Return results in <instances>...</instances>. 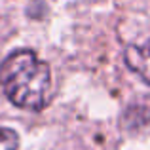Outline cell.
Masks as SVG:
<instances>
[{"label": "cell", "mask_w": 150, "mask_h": 150, "mask_svg": "<svg viewBox=\"0 0 150 150\" xmlns=\"http://www.w3.org/2000/svg\"><path fill=\"white\" fill-rule=\"evenodd\" d=\"M0 86L15 106L42 110L51 99V69L30 50L13 51L0 67Z\"/></svg>", "instance_id": "obj_1"}, {"label": "cell", "mask_w": 150, "mask_h": 150, "mask_svg": "<svg viewBox=\"0 0 150 150\" xmlns=\"http://www.w3.org/2000/svg\"><path fill=\"white\" fill-rule=\"evenodd\" d=\"M124 61L150 86V40L144 44H131L124 51Z\"/></svg>", "instance_id": "obj_2"}, {"label": "cell", "mask_w": 150, "mask_h": 150, "mask_svg": "<svg viewBox=\"0 0 150 150\" xmlns=\"http://www.w3.org/2000/svg\"><path fill=\"white\" fill-rule=\"evenodd\" d=\"M19 137L13 129L0 127V150H17Z\"/></svg>", "instance_id": "obj_3"}]
</instances>
